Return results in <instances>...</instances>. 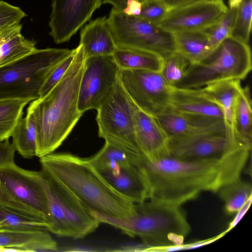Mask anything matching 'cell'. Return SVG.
I'll use <instances>...</instances> for the list:
<instances>
[{"label": "cell", "mask_w": 252, "mask_h": 252, "mask_svg": "<svg viewBox=\"0 0 252 252\" xmlns=\"http://www.w3.org/2000/svg\"><path fill=\"white\" fill-rule=\"evenodd\" d=\"M251 150L238 148L220 158L186 160L167 156L140 167L149 199L181 206L203 191L218 192L240 178Z\"/></svg>", "instance_id": "1"}, {"label": "cell", "mask_w": 252, "mask_h": 252, "mask_svg": "<svg viewBox=\"0 0 252 252\" xmlns=\"http://www.w3.org/2000/svg\"><path fill=\"white\" fill-rule=\"evenodd\" d=\"M39 161L45 175L93 211L117 218L135 214L136 204L112 186L88 158L52 153Z\"/></svg>", "instance_id": "2"}, {"label": "cell", "mask_w": 252, "mask_h": 252, "mask_svg": "<svg viewBox=\"0 0 252 252\" xmlns=\"http://www.w3.org/2000/svg\"><path fill=\"white\" fill-rule=\"evenodd\" d=\"M85 58L81 45L60 81L46 94L30 102L27 114L37 131L35 156L53 153L70 134L82 115L78 108L80 82Z\"/></svg>", "instance_id": "3"}, {"label": "cell", "mask_w": 252, "mask_h": 252, "mask_svg": "<svg viewBox=\"0 0 252 252\" xmlns=\"http://www.w3.org/2000/svg\"><path fill=\"white\" fill-rule=\"evenodd\" d=\"M136 204L134 215L117 218L93 211L100 223L121 230L131 237H139L143 251L183 244L190 227L181 206L148 200Z\"/></svg>", "instance_id": "4"}, {"label": "cell", "mask_w": 252, "mask_h": 252, "mask_svg": "<svg viewBox=\"0 0 252 252\" xmlns=\"http://www.w3.org/2000/svg\"><path fill=\"white\" fill-rule=\"evenodd\" d=\"M252 69L249 44L231 36L224 39L204 60L189 64L184 77L175 85L194 89L227 79H244Z\"/></svg>", "instance_id": "5"}, {"label": "cell", "mask_w": 252, "mask_h": 252, "mask_svg": "<svg viewBox=\"0 0 252 252\" xmlns=\"http://www.w3.org/2000/svg\"><path fill=\"white\" fill-rule=\"evenodd\" d=\"M73 50L37 49L30 55L0 68V99L37 98L48 76Z\"/></svg>", "instance_id": "6"}, {"label": "cell", "mask_w": 252, "mask_h": 252, "mask_svg": "<svg viewBox=\"0 0 252 252\" xmlns=\"http://www.w3.org/2000/svg\"><path fill=\"white\" fill-rule=\"evenodd\" d=\"M42 181L47 198L49 232L82 239L97 228L101 223L92 210L42 172Z\"/></svg>", "instance_id": "7"}, {"label": "cell", "mask_w": 252, "mask_h": 252, "mask_svg": "<svg viewBox=\"0 0 252 252\" xmlns=\"http://www.w3.org/2000/svg\"><path fill=\"white\" fill-rule=\"evenodd\" d=\"M138 109L118 77L96 110V120L98 135L106 142L145 158L138 146L135 134L134 115Z\"/></svg>", "instance_id": "8"}, {"label": "cell", "mask_w": 252, "mask_h": 252, "mask_svg": "<svg viewBox=\"0 0 252 252\" xmlns=\"http://www.w3.org/2000/svg\"><path fill=\"white\" fill-rule=\"evenodd\" d=\"M108 21L116 46L146 50L162 59L177 50L173 34L158 25L113 8Z\"/></svg>", "instance_id": "9"}, {"label": "cell", "mask_w": 252, "mask_h": 252, "mask_svg": "<svg viewBox=\"0 0 252 252\" xmlns=\"http://www.w3.org/2000/svg\"><path fill=\"white\" fill-rule=\"evenodd\" d=\"M119 79L140 110L155 117L168 108L172 87L160 72L120 69Z\"/></svg>", "instance_id": "10"}, {"label": "cell", "mask_w": 252, "mask_h": 252, "mask_svg": "<svg viewBox=\"0 0 252 252\" xmlns=\"http://www.w3.org/2000/svg\"><path fill=\"white\" fill-rule=\"evenodd\" d=\"M241 147L247 148L229 135L225 128L170 138L168 142V156L186 160L220 158Z\"/></svg>", "instance_id": "11"}, {"label": "cell", "mask_w": 252, "mask_h": 252, "mask_svg": "<svg viewBox=\"0 0 252 252\" xmlns=\"http://www.w3.org/2000/svg\"><path fill=\"white\" fill-rule=\"evenodd\" d=\"M120 70L112 55L85 59L78 94L81 113L99 108L118 79Z\"/></svg>", "instance_id": "12"}, {"label": "cell", "mask_w": 252, "mask_h": 252, "mask_svg": "<svg viewBox=\"0 0 252 252\" xmlns=\"http://www.w3.org/2000/svg\"><path fill=\"white\" fill-rule=\"evenodd\" d=\"M0 181L15 199L47 220V202L42 172L25 169L15 162L0 167Z\"/></svg>", "instance_id": "13"}, {"label": "cell", "mask_w": 252, "mask_h": 252, "mask_svg": "<svg viewBox=\"0 0 252 252\" xmlns=\"http://www.w3.org/2000/svg\"><path fill=\"white\" fill-rule=\"evenodd\" d=\"M103 0H52L49 34L57 44L68 41L90 20Z\"/></svg>", "instance_id": "14"}, {"label": "cell", "mask_w": 252, "mask_h": 252, "mask_svg": "<svg viewBox=\"0 0 252 252\" xmlns=\"http://www.w3.org/2000/svg\"><path fill=\"white\" fill-rule=\"evenodd\" d=\"M227 8L223 1L198 0L169 10L158 25L171 33L204 30L218 21Z\"/></svg>", "instance_id": "15"}, {"label": "cell", "mask_w": 252, "mask_h": 252, "mask_svg": "<svg viewBox=\"0 0 252 252\" xmlns=\"http://www.w3.org/2000/svg\"><path fill=\"white\" fill-rule=\"evenodd\" d=\"M134 125L137 143L147 161L168 156V138L155 117L138 109Z\"/></svg>", "instance_id": "16"}, {"label": "cell", "mask_w": 252, "mask_h": 252, "mask_svg": "<svg viewBox=\"0 0 252 252\" xmlns=\"http://www.w3.org/2000/svg\"><path fill=\"white\" fill-rule=\"evenodd\" d=\"M168 138L225 128L223 120L177 112L168 108L155 117Z\"/></svg>", "instance_id": "17"}, {"label": "cell", "mask_w": 252, "mask_h": 252, "mask_svg": "<svg viewBox=\"0 0 252 252\" xmlns=\"http://www.w3.org/2000/svg\"><path fill=\"white\" fill-rule=\"evenodd\" d=\"M168 108L178 113L223 120L219 107L199 88L172 87Z\"/></svg>", "instance_id": "18"}, {"label": "cell", "mask_w": 252, "mask_h": 252, "mask_svg": "<svg viewBox=\"0 0 252 252\" xmlns=\"http://www.w3.org/2000/svg\"><path fill=\"white\" fill-rule=\"evenodd\" d=\"M199 88L219 107L227 133L236 139L234 133V114L237 99L242 89L241 80H223Z\"/></svg>", "instance_id": "19"}, {"label": "cell", "mask_w": 252, "mask_h": 252, "mask_svg": "<svg viewBox=\"0 0 252 252\" xmlns=\"http://www.w3.org/2000/svg\"><path fill=\"white\" fill-rule=\"evenodd\" d=\"M0 247L18 252L57 251L58 244L48 231L11 230L0 227Z\"/></svg>", "instance_id": "20"}, {"label": "cell", "mask_w": 252, "mask_h": 252, "mask_svg": "<svg viewBox=\"0 0 252 252\" xmlns=\"http://www.w3.org/2000/svg\"><path fill=\"white\" fill-rule=\"evenodd\" d=\"M79 44L86 58L112 55L116 44L106 16L90 21L81 30Z\"/></svg>", "instance_id": "21"}, {"label": "cell", "mask_w": 252, "mask_h": 252, "mask_svg": "<svg viewBox=\"0 0 252 252\" xmlns=\"http://www.w3.org/2000/svg\"><path fill=\"white\" fill-rule=\"evenodd\" d=\"M100 173L117 191L135 204L149 199L148 185L139 167L130 165Z\"/></svg>", "instance_id": "22"}, {"label": "cell", "mask_w": 252, "mask_h": 252, "mask_svg": "<svg viewBox=\"0 0 252 252\" xmlns=\"http://www.w3.org/2000/svg\"><path fill=\"white\" fill-rule=\"evenodd\" d=\"M22 25L15 24L0 39V68L9 65L34 52L36 41L21 34Z\"/></svg>", "instance_id": "23"}, {"label": "cell", "mask_w": 252, "mask_h": 252, "mask_svg": "<svg viewBox=\"0 0 252 252\" xmlns=\"http://www.w3.org/2000/svg\"><path fill=\"white\" fill-rule=\"evenodd\" d=\"M88 158L99 172L116 171L130 165L140 167L146 161L144 158L131 154L106 142L96 154Z\"/></svg>", "instance_id": "24"}, {"label": "cell", "mask_w": 252, "mask_h": 252, "mask_svg": "<svg viewBox=\"0 0 252 252\" xmlns=\"http://www.w3.org/2000/svg\"><path fill=\"white\" fill-rule=\"evenodd\" d=\"M172 34L177 50L188 60L190 64L200 63L213 51L204 30L184 31Z\"/></svg>", "instance_id": "25"}, {"label": "cell", "mask_w": 252, "mask_h": 252, "mask_svg": "<svg viewBox=\"0 0 252 252\" xmlns=\"http://www.w3.org/2000/svg\"><path fill=\"white\" fill-rule=\"evenodd\" d=\"M112 56L120 69L160 71L163 59L146 50L117 46Z\"/></svg>", "instance_id": "26"}, {"label": "cell", "mask_w": 252, "mask_h": 252, "mask_svg": "<svg viewBox=\"0 0 252 252\" xmlns=\"http://www.w3.org/2000/svg\"><path fill=\"white\" fill-rule=\"evenodd\" d=\"M252 101L250 89L242 88L238 96L234 114V133L238 142L252 149Z\"/></svg>", "instance_id": "27"}, {"label": "cell", "mask_w": 252, "mask_h": 252, "mask_svg": "<svg viewBox=\"0 0 252 252\" xmlns=\"http://www.w3.org/2000/svg\"><path fill=\"white\" fill-rule=\"evenodd\" d=\"M32 98L0 99V141L11 137L12 132L22 118L23 110Z\"/></svg>", "instance_id": "28"}, {"label": "cell", "mask_w": 252, "mask_h": 252, "mask_svg": "<svg viewBox=\"0 0 252 252\" xmlns=\"http://www.w3.org/2000/svg\"><path fill=\"white\" fill-rule=\"evenodd\" d=\"M11 137L12 144L21 156L31 158L35 156L37 145V131L32 116L26 114L15 127Z\"/></svg>", "instance_id": "29"}, {"label": "cell", "mask_w": 252, "mask_h": 252, "mask_svg": "<svg viewBox=\"0 0 252 252\" xmlns=\"http://www.w3.org/2000/svg\"><path fill=\"white\" fill-rule=\"evenodd\" d=\"M218 192L226 212L231 214L237 212L252 196V188L240 178L223 186Z\"/></svg>", "instance_id": "30"}, {"label": "cell", "mask_w": 252, "mask_h": 252, "mask_svg": "<svg viewBox=\"0 0 252 252\" xmlns=\"http://www.w3.org/2000/svg\"><path fill=\"white\" fill-rule=\"evenodd\" d=\"M0 224L6 229L43 230L49 232L47 221L31 218L0 205Z\"/></svg>", "instance_id": "31"}, {"label": "cell", "mask_w": 252, "mask_h": 252, "mask_svg": "<svg viewBox=\"0 0 252 252\" xmlns=\"http://www.w3.org/2000/svg\"><path fill=\"white\" fill-rule=\"evenodd\" d=\"M237 5L229 6L226 12L216 23L204 30L213 51L225 38L231 36L236 13Z\"/></svg>", "instance_id": "32"}, {"label": "cell", "mask_w": 252, "mask_h": 252, "mask_svg": "<svg viewBox=\"0 0 252 252\" xmlns=\"http://www.w3.org/2000/svg\"><path fill=\"white\" fill-rule=\"evenodd\" d=\"M252 18V0H239L231 36L249 44Z\"/></svg>", "instance_id": "33"}, {"label": "cell", "mask_w": 252, "mask_h": 252, "mask_svg": "<svg viewBox=\"0 0 252 252\" xmlns=\"http://www.w3.org/2000/svg\"><path fill=\"white\" fill-rule=\"evenodd\" d=\"M189 64L188 60L176 50L163 59L160 72L166 82L175 87L184 77Z\"/></svg>", "instance_id": "34"}, {"label": "cell", "mask_w": 252, "mask_h": 252, "mask_svg": "<svg viewBox=\"0 0 252 252\" xmlns=\"http://www.w3.org/2000/svg\"><path fill=\"white\" fill-rule=\"evenodd\" d=\"M0 205L24 215L36 219L47 221L42 215L28 207L15 199L6 190L0 181Z\"/></svg>", "instance_id": "35"}, {"label": "cell", "mask_w": 252, "mask_h": 252, "mask_svg": "<svg viewBox=\"0 0 252 252\" xmlns=\"http://www.w3.org/2000/svg\"><path fill=\"white\" fill-rule=\"evenodd\" d=\"M141 13L138 17L148 22L158 25L168 10L160 0H151L141 3Z\"/></svg>", "instance_id": "36"}, {"label": "cell", "mask_w": 252, "mask_h": 252, "mask_svg": "<svg viewBox=\"0 0 252 252\" xmlns=\"http://www.w3.org/2000/svg\"><path fill=\"white\" fill-rule=\"evenodd\" d=\"M75 49L68 57L61 62L51 71L43 83L39 93V97L49 92L62 79L74 58Z\"/></svg>", "instance_id": "37"}, {"label": "cell", "mask_w": 252, "mask_h": 252, "mask_svg": "<svg viewBox=\"0 0 252 252\" xmlns=\"http://www.w3.org/2000/svg\"><path fill=\"white\" fill-rule=\"evenodd\" d=\"M27 14L19 7L0 0V28L20 23Z\"/></svg>", "instance_id": "38"}, {"label": "cell", "mask_w": 252, "mask_h": 252, "mask_svg": "<svg viewBox=\"0 0 252 252\" xmlns=\"http://www.w3.org/2000/svg\"><path fill=\"white\" fill-rule=\"evenodd\" d=\"M15 149L9 139L0 142V167L6 166L14 162Z\"/></svg>", "instance_id": "39"}, {"label": "cell", "mask_w": 252, "mask_h": 252, "mask_svg": "<svg viewBox=\"0 0 252 252\" xmlns=\"http://www.w3.org/2000/svg\"><path fill=\"white\" fill-rule=\"evenodd\" d=\"M142 3L137 0H127L123 12L129 16H138L141 13Z\"/></svg>", "instance_id": "40"}, {"label": "cell", "mask_w": 252, "mask_h": 252, "mask_svg": "<svg viewBox=\"0 0 252 252\" xmlns=\"http://www.w3.org/2000/svg\"><path fill=\"white\" fill-rule=\"evenodd\" d=\"M252 196L248 199V200L243 205V206L236 212L237 214L233 221H232V222H231L230 223L227 229L225 231L226 233L229 231L231 228H232L245 214L251 205L252 203Z\"/></svg>", "instance_id": "41"}, {"label": "cell", "mask_w": 252, "mask_h": 252, "mask_svg": "<svg viewBox=\"0 0 252 252\" xmlns=\"http://www.w3.org/2000/svg\"><path fill=\"white\" fill-rule=\"evenodd\" d=\"M166 6L168 11L198 0H160Z\"/></svg>", "instance_id": "42"}, {"label": "cell", "mask_w": 252, "mask_h": 252, "mask_svg": "<svg viewBox=\"0 0 252 252\" xmlns=\"http://www.w3.org/2000/svg\"><path fill=\"white\" fill-rule=\"evenodd\" d=\"M127 0H103V4H111L118 11H123L126 8Z\"/></svg>", "instance_id": "43"}, {"label": "cell", "mask_w": 252, "mask_h": 252, "mask_svg": "<svg viewBox=\"0 0 252 252\" xmlns=\"http://www.w3.org/2000/svg\"><path fill=\"white\" fill-rule=\"evenodd\" d=\"M15 24L0 28V39L4 36L5 34H6L12 29Z\"/></svg>", "instance_id": "44"}, {"label": "cell", "mask_w": 252, "mask_h": 252, "mask_svg": "<svg viewBox=\"0 0 252 252\" xmlns=\"http://www.w3.org/2000/svg\"><path fill=\"white\" fill-rule=\"evenodd\" d=\"M211 1H223V0H209Z\"/></svg>", "instance_id": "45"}, {"label": "cell", "mask_w": 252, "mask_h": 252, "mask_svg": "<svg viewBox=\"0 0 252 252\" xmlns=\"http://www.w3.org/2000/svg\"><path fill=\"white\" fill-rule=\"evenodd\" d=\"M3 249H4V248L0 247V252H2Z\"/></svg>", "instance_id": "46"}, {"label": "cell", "mask_w": 252, "mask_h": 252, "mask_svg": "<svg viewBox=\"0 0 252 252\" xmlns=\"http://www.w3.org/2000/svg\"><path fill=\"white\" fill-rule=\"evenodd\" d=\"M148 0H141L140 2L142 3L144 1H148Z\"/></svg>", "instance_id": "47"}, {"label": "cell", "mask_w": 252, "mask_h": 252, "mask_svg": "<svg viewBox=\"0 0 252 252\" xmlns=\"http://www.w3.org/2000/svg\"><path fill=\"white\" fill-rule=\"evenodd\" d=\"M0 227H2V226L0 224Z\"/></svg>", "instance_id": "48"}, {"label": "cell", "mask_w": 252, "mask_h": 252, "mask_svg": "<svg viewBox=\"0 0 252 252\" xmlns=\"http://www.w3.org/2000/svg\"><path fill=\"white\" fill-rule=\"evenodd\" d=\"M138 0V1H141V0Z\"/></svg>", "instance_id": "49"}, {"label": "cell", "mask_w": 252, "mask_h": 252, "mask_svg": "<svg viewBox=\"0 0 252 252\" xmlns=\"http://www.w3.org/2000/svg\"><path fill=\"white\" fill-rule=\"evenodd\" d=\"M0 142H1V141H0Z\"/></svg>", "instance_id": "50"}]
</instances>
